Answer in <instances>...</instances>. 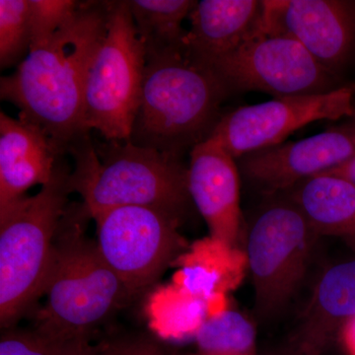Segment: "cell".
I'll list each match as a JSON object with an SVG mask.
<instances>
[{
  "label": "cell",
  "instance_id": "cell-27",
  "mask_svg": "<svg viewBox=\"0 0 355 355\" xmlns=\"http://www.w3.org/2000/svg\"><path fill=\"white\" fill-rule=\"evenodd\" d=\"M349 121H352V123H354L355 125V105H354V113L352 114V118L349 119Z\"/></svg>",
  "mask_w": 355,
  "mask_h": 355
},
{
  "label": "cell",
  "instance_id": "cell-24",
  "mask_svg": "<svg viewBox=\"0 0 355 355\" xmlns=\"http://www.w3.org/2000/svg\"><path fill=\"white\" fill-rule=\"evenodd\" d=\"M58 355H113L111 347L97 349L91 347L87 340H74L65 343Z\"/></svg>",
  "mask_w": 355,
  "mask_h": 355
},
{
  "label": "cell",
  "instance_id": "cell-25",
  "mask_svg": "<svg viewBox=\"0 0 355 355\" xmlns=\"http://www.w3.org/2000/svg\"><path fill=\"white\" fill-rule=\"evenodd\" d=\"M321 174L335 175V176L342 177L347 181L352 182L355 184V154L349 160L345 163L333 168L329 171L321 173Z\"/></svg>",
  "mask_w": 355,
  "mask_h": 355
},
{
  "label": "cell",
  "instance_id": "cell-13",
  "mask_svg": "<svg viewBox=\"0 0 355 355\" xmlns=\"http://www.w3.org/2000/svg\"><path fill=\"white\" fill-rule=\"evenodd\" d=\"M236 159L216 140L193 147L188 168L190 197L212 239L232 249L241 231L240 178Z\"/></svg>",
  "mask_w": 355,
  "mask_h": 355
},
{
  "label": "cell",
  "instance_id": "cell-21",
  "mask_svg": "<svg viewBox=\"0 0 355 355\" xmlns=\"http://www.w3.org/2000/svg\"><path fill=\"white\" fill-rule=\"evenodd\" d=\"M79 4L80 2L73 0H30L31 49L48 41L69 22Z\"/></svg>",
  "mask_w": 355,
  "mask_h": 355
},
{
  "label": "cell",
  "instance_id": "cell-15",
  "mask_svg": "<svg viewBox=\"0 0 355 355\" xmlns=\"http://www.w3.org/2000/svg\"><path fill=\"white\" fill-rule=\"evenodd\" d=\"M263 10V1L257 0L198 1L189 16L184 55L210 69L260 27Z\"/></svg>",
  "mask_w": 355,
  "mask_h": 355
},
{
  "label": "cell",
  "instance_id": "cell-1",
  "mask_svg": "<svg viewBox=\"0 0 355 355\" xmlns=\"http://www.w3.org/2000/svg\"><path fill=\"white\" fill-rule=\"evenodd\" d=\"M108 1L80 2L73 17L31 49L12 74L0 79V97L20 110L65 153L89 133L83 128L89 67L107 31Z\"/></svg>",
  "mask_w": 355,
  "mask_h": 355
},
{
  "label": "cell",
  "instance_id": "cell-2",
  "mask_svg": "<svg viewBox=\"0 0 355 355\" xmlns=\"http://www.w3.org/2000/svg\"><path fill=\"white\" fill-rule=\"evenodd\" d=\"M74 158L71 191L83 198L90 218L114 207H144L177 217L191 197L188 168L179 157L133 144L106 140L96 146L89 133L69 147Z\"/></svg>",
  "mask_w": 355,
  "mask_h": 355
},
{
  "label": "cell",
  "instance_id": "cell-18",
  "mask_svg": "<svg viewBox=\"0 0 355 355\" xmlns=\"http://www.w3.org/2000/svg\"><path fill=\"white\" fill-rule=\"evenodd\" d=\"M198 1L132 0L128 1L135 30L147 60L184 53L187 31L183 22Z\"/></svg>",
  "mask_w": 355,
  "mask_h": 355
},
{
  "label": "cell",
  "instance_id": "cell-4",
  "mask_svg": "<svg viewBox=\"0 0 355 355\" xmlns=\"http://www.w3.org/2000/svg\"><path fill=\"white\" fill-rule=\"evenodd\" d=\"M77 209L65 214L44 284L46 304L36 331L65 345L87 340L89 334L121 307L132 294L103 260L96 242L83 234Z\"/></svg>",
  "mask_w": 355,
  "mask_h": 355
},
{
  "label": "cell",
  "instance_id": "cell-9",
  "mask_svg": "<svg viewBox=\"0 0 355 355\" xmlns=\"http://www.w3.org/2000/svg\"><path fill=\"white\" fill-rule=\"evenodd\" d=\"M92 218L98 251L132 296L156 282L186 247L179 218L159 209L114 207Z\"/></svg>",
  "mask_w": 355,
  "mask_h": 355
},
{
  "label": "cell",
  "instance_id": "cell-26",
  "mask_svg": "<svg viewBox=\"0 0 355 355\" xmlns=\"http://www.w3.org/2000/svg\"><path fill=\"white\" fill-rule=\"evenodd\" d=\"M347 342L349 343V349L355 355V319L350 321L349 324H345L343 328Z\"/></svg>",
  "mask_w": 355,
  "mask_h": 355
},
{
  "label": "cell",
  "instance_id": "cell-28",
  "mask_svg": "<svg viewBox=\"0 0 355 355\" xmlns=\"http://www.w3.org/2000/svg\"><path fill=\"white\" fill-rule=\"evenodd\" d=\"M188 355H200L198 354H188Z\"/></svg>",
  "mask_w": 355,
  "mask_h": 355
},
{
  "label": "cell",
  "instance_id": "cell-7",
  "mask_svg": "<svg viewBox=\"0 0 355 355\" xmlns=\"http://www.w3.org/2000/svg\"><path fill=\"white\" fill-rule=\"evenodd\" d=\"M282 195L259 210L247 234L254 304L263 316L282 309L298 288L317 236L293 200Z\"/></svg>",
  "mask_w": 355,
  "mask_h": 355
},
{
  "label": "cell",
  "instance_id": "cell-5",
  "mask_svg": "<svg viewBox=\"0 0 355 355\" xmlns=\"http://www.w3.org/2000/svg\"><path fill=\"white\" fill-rule=\"evenodd\" d=\"M62 159L38 193L0 209V324L12 326L39 297L72 193Z\"/></svg>",
  "mask_w": 355,
  "mask_h": 355
},
{
  "label": "cell",
  "instance_id": "cell-10",
  "mask_svg": "<svg viewBox=\"0 0 355 355\" xmlns=\"http://www.w3.org/2000/svg\"><path fill=\"white\" fill-rule=\"evenodd\" d=\"M354 105L355 86L352 85L322 94L275 98L224 114L209 139L239 159L284 144L292 133L315 121L350 119Z\"/></svg>",
  "mask_w": 355,
  "mask_h": 355
},
{
  "label": "cell",
  "instance_id": "cell-12",
  "mask_svg": "<svg viewBox=\"0 0 355 355\" xmlns=\"http://www.w3.org/2000/svg\"><path fill=\"white\" fill-rule=\"evenodd\" d=\"M354 154L355 125L349 121L307 139L284 142L239 159L242 172L250 181L277 195L338 167Z\"/></svg>",
  "mask_w": 355,
  "mask_h": 355
},
{
  "label": "cell",
  "instance_id": "cell-23",
  "mask_svg": "<svg viewBox=\"0 0 355 355\" xmlns=\"http://www.w3.org/2000/svg\"><path fill=\"white\" fill-rule=\"evenodd\" d=\"M113 355H164L154 343L132 342L112 345Z\"/></svg>",
  "mask_w": 355,
  "mask_h": 355
},
{
  "label": "cell",
  "instance_id": "cell-16",
  "mask_svg": "<svg viewBox=\"0 0 355 355\" xmlns=\"http://www.w3.org/2000/svg\"><path fill=\"white\" fill-rule=\"evenodd\" d=\"M355 319V260L327 268L318 279L298 333L304 355H318L336 331Z\"/></svg>",
  "mask_w": 355,
  "mask_h": 355
},
{
  "label": "cell",
  "instance_id": "cell-19",
  "mask_svg": "<svg viewBox=\"0 0 355 355\" xmlns=\"http://www.w3.org/2000/svg\"><path fill=\"white\" fill-rule=\"evenodd\" d=\"M256 340L254 324L234 310L209 318L196 333L200 355H258Z\"/></svg>",
  "mask_w": 355,
  "mask_h": 355
},
{
  "label": "cell",
  "instance_id": "cell-3",
  "mask_svg": "<svg viewBox=\"0 0 355 355\" xmlns=\"http://www.w3.org/2000/svg\"><path fill=\"white\" fill-rule=\"evenodd\" d=\"M228 94L214 71L184 53L147 60L130 140L180 158L209 139Z\"/></svg>",
  "mask_w": 355,
  "mask_h": 355
},
{
  "label": "cell",
  "instance_id": "cell-17",
  "mask_svg": "<svg viewBox=\"0 0 355 355\" xmlns=\"http://www.w3.org/2000/svg\"><path fill=\"white\" fill-rule=\"evenodd\" d=\"M316 235L338 237L355 248V184L319 174L286 191Z\"/></svg>",
  "mask_w": 355,
  "mask_h": 355
},
{
  "label": "cell",
  "instance_id": "cell-22",
  "mask_svg": "<svg viewBox=\"0 0 355 355\" xmlns=\"http://www.w3.org/2000/svg\"><path fill=\"white\" fill-rule=\"evenodd\" d=\"M62 347L37 331H8L1 336L0 355H58Z\"/></svg>",
  "mask_w": 355,
  "mask_h": 355
},
{
  "label": "cell",
  "instance_id": "cell-6",
  "mask_svg": "<svg viewBox=\"0 0 355 355\" xmlns=\"http://www.w3.org/2000/svg\"><path fill=\"white\" fill-rule=\"evenodd\" d=\"M146 58L128 1H108L107 31L89 67L83 128L106 140H130Z\"/></svg>",
  "mask_w": 355,
  "mask_h": 355
},
{
  "label": "cell",
  "instance_id": "cell-8",
  "mask_svg": "<svg viewBox=\"0 0 355 355\" xmlns=\"http://www.w3.org/2000/svg\"><path fill=\"white\" fill-rule=\"evenodd\" d=\"M210 70L229 93L254 91L280 98L322 94L343 86L338 74L320 64L302 44L266 32L261 25Z\"/></svg>",
  "mask_w": 355,
  "mask_h": 355
},
{
  "label": "cell",
  "instance_id": "cell-14",
  "mask_svg": "<svg viewBox=\"0 0 355 355\" xmlns=\"http://www.w3.org/2000/svg\"><path fill=\"white\" fill-rule=\"evenodd\" d=\"M62 151L46 133L24 119L0 113V209L48 184Z\"/></svg>",
  "mask_w": 355,
  "mask_h": 355
},
{
  "label": "cell",
  "instance_id": "cell-20",
  "mask_svg": "<svg viewBox=\"0 0 355 355\" xmlns=\"http://www.w3.org/2000/svg\"><path fill=\"white\" fill-rule=\"evenodd\" d=\"M30 0L0 1V65H19L31 49ZM28 55V53H27Z\"/></svg>",
  "mask_w": 355,
  "mask_h": 355
},
{
  "label": "cell",
  "instance_id": "cell-11",
  "mask_svg": "<svg viewBox=\"0 0 355 355\" xmlns=\"http://www.w3.org/2000/svg\"><path fill=\"white\" fill-rule=\"evenodd\" d=\"M261 28L297 41L334 73L355 58V2L266 0Z\"/></svg>",
  "mask_w": 355,
  "mask_h": 355
}]
</instances>
